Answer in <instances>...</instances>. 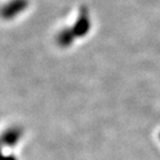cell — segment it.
I'll return each mask as SVG.
<instances>
[{
  "label": "cell",
  "instance_id": "6da1fadb",
  "mask_svg": "<svg viewBox=\"0 0 160 160\" xmlns=\"http://www.w3.org/2000/svg\"><path fill=\"white\" fill-rule=\"evenodd\" d=\"M29 0H9L0 8V17L3 20H12L27 10Z\"/></svg>",
  "mask_w": 160,
  "mask_h": 160
},
{
  "label": "cell",
  "instance_id": "7a4b0ae2",
  "mask_svg": "<svg viewBox=\"0 0 160 160\" xmlns=\"http://www.w3.org/2000/svg\"><path fill=\"white\" fill-rule=\"evenodd\" d=\"M21 137H22V129L20 127L15 126V127L8 128L6 131H3L2 135L0 136V149H3L5 147L16 146Z\"/></svg>",
  "mask_w": 160,
  "mask_h": 160
},
{
  "label": "cell",
  "instance_id": "3957f363",
  "mask_svg": "<svg viewBox=\"0 0 160 160\" xmlns=\"http://www.w3.org/2000/svg\"><path fill=\"white\" fill-rule=\"evenodd\" d=\"M70 28L72 30L76 38L83 37L88 32V30L90 29V19L88 18L86 8H81L79 16H78V19L76 20V22L73 23L72 27Z\"/></svg>",
  "mask_w": 160,
  "mask_h": 160
},
{
  "label": "cell",
  "instance_id": "277c9868",
  "mask_svg": "<svg viewBox=\"0 0 160 160\" xmlns=\"http://www.w3.org/2000/svg\"><path fill=\"white\" fill-rule=\"evenodd\" d=\"M75 38H76V36L73 35L71 28L67 27V28H63V29H61L59 31V33L57 35V42L60 47L68 48L72 45Z\"/></svg>",
  "mask_w": 160,
  "mask_h": 160
},
{
  "label": "cell",
  "instance_id": "5b68a950",
  "mask_svg": "<svg viewBox=\"0 0 160 160\" xmlns=\"http://www.w3.org/2000/svg\"><path fill=\"white\" fill-rule=\"evenodd\" d=\"M0 160H17V158L12 155H5L2 150L0 149Z\"/></svg>",
  "mask_w": 160,
  "mask_h": 160
},
{
  "label": "cell",
  "instance_id": "8992f818",
  "mask_svg": "<svg viewBox=\"0 0 160 160\" xmlns=\"http://www.w3.org/2000/svg\"><path fill=\"white\" fill-rule=\"evenodd\" d=\"M159 139H160V132H159Z\"/></svg>",
  "mask_w": 160,
  "mask_h": 160
}]
</instances>
